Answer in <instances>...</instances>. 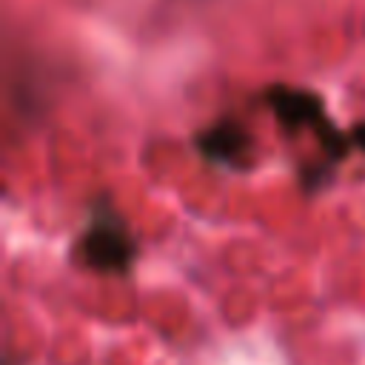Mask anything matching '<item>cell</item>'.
I'll use <instances>...</instances> for the list:
<instances>
[{"label":"cell","mask_w":365,"mask_h":365,"mask_svg":"<svg viewBox=\"0 0 365 365\" xmlns=\"http://www.w3.org/2000/svg\"><path fill=\"white\" fill-rule=\"evenodd\" d=\"M197 148L214 160V163H222V165H242L248 151H251V134L234 123V120H225V123H217L211 128H205L200 137H197Z\"/></svg>","instance_id":"obj_3"},{"label":"cell","mask_w":365,"mask_h":365,"mask_svg":"<svg viewBox=\"0 0 365 365\" xmlns=\"http://www.w3.org/2000/svg\"><path fill=\"white\" fill-rule=\"evenodd\" d=\"M354 140H356V143H359V145H362V148H365V123H362V125H356V128H354Z\"/></svg>","instance_id":"obj_4"},{"label":"cell","mask_w":365,"mask_h":365,"mask_svg":"<svg viewBox=\"0 0 365 365\" xmlns=\"http://www.w3.org/2000/svg\"><path fill=\"white\" fill-rule=\"evenodd\" d=\"M83 257L91 268L97 271H125L134 259V242L125 231V225L114 217V214H106V217H97L88 231L83 234Z\"/></svg>","instance_id":"obj_2"},{"label":"cell","mask_w":365,"mask_h":365,"mask_svg":"<svg viewBox=\"0 0 365 365\" xmlns=\"http://www.w3.org/2000/svg\"><path fill=\"white\" fill-rule=\"evenodd\" d=\"M268 106L285 128H314L331 154H345V137L331 128L322 111V100L317 94L294 86H274L268 91Z\"/></svg>","instance_id":"obj_1"}]
</instances>
